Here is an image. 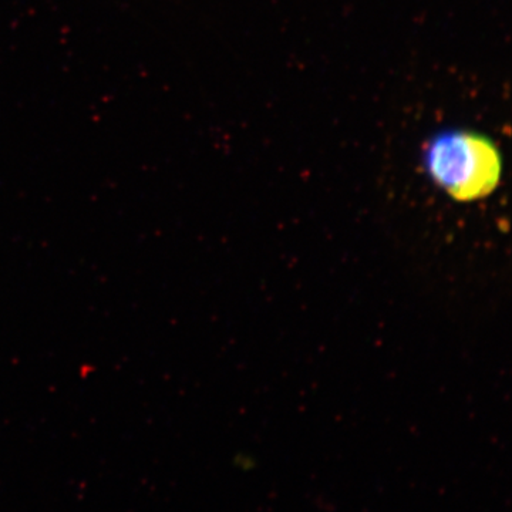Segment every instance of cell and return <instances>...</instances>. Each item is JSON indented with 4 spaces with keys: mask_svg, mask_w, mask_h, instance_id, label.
I'll use <instances>...</instances> for the list:
<instances>
[{
    "mask_svg": "<svg viewBox=\"0 0 512 512\" xmlns=\"http://www.w3.org/2000/svg\"><path fill=\"white\" fill-rule=\"evenodd\" d=\"M426 165L434 183L458 201L483 198L500 183L497 148L487 137L466 131L436 138L427 150Z\"/></svg>",
    "mask_w": 512,
    "mask_h": 512,
    "instance_id": "6da1fadb",
    "label": "cell"
}]
</instances>
